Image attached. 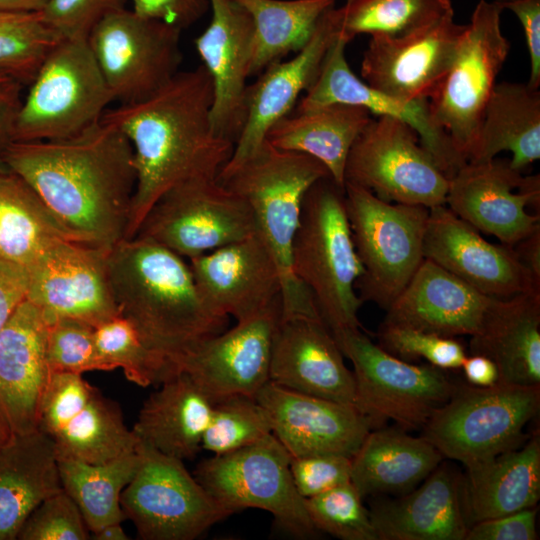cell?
<instances>
[{"instance_id": "obj_1", "label": "cell", "mask_w": 540, "mask_h": 540, "mask_svg": "<svg viewBox=\"0 0 540 540\" xmlns=\"http://www.w3.org/2000/svg\"><path fill=\"white\" fill-rule=\"evenodd\" d=\"M1 158L80 242L111 250L125 239L137 176L117 127L100 119L68 138L14 141Z\"/></svg>"}, {"instance_id": "obj_2", "label": "cell", "mask_w": 540, "mask_h": 540, "mask_svg": "<svg viewBox=\"0 0 540 540\" xmlns=\"http://www.w3.org/2000/svg\"><path fill=\"white\" fill-rule=\"evenodd\" d=\"M213 87L203 65L177 72L149 97L107 109L101 120L129 139L136 188L125 239L133 238L158 198L193 177L217 178L234 143L211 123Z\"/></svg>"}, {"instance_id": "obj_3", "label": "cell", "mask_w": 540, "mask_h": 540, "mask_svg": "<svg viewBox=\"0 0 540 540\" xmlns=\"http://www.w3.org/2000/svg\"><path fill=\"white\" fill-rule=\"evenodd\" d=\"M108 262L120 315L172 368L175 359L224 331L227 318L207 305L180 255L136 236L115 245Z\"/></svg>"}, {"instance_id": "obj_4", "label": "cell", "mask_w": 540, "mask_h": 540, "mask_svg": "<svg viewBox=\"0 0 540 540\" xmlns=\"http://www.w3.org/2000/svg\"><path fill=\"white\" fill-rule=\"evenodd\" d=\"M328 176L317 159L278 149L267 140L240 165L217 176L249 204L257 233L277 264L282 284L280 319L320 318L310 291L293 274L291 255L304 196Z\"/></svg>"}, {"instance_id": "obj_5", "label": "cell", "mask_w": 540, "mask_h": 540, "mask_svg": "<svg viewBox=\"0 0 540 540\" xmlns=\"http://www.w3.org/2000/svg\"><path fill=\"white\" fill-rule=\"evenodd\" d=\"M291 265L331 333L361 328L363 301L356 283L363 267L352 239L344 187L331 176L315 182L304 196Z\"/></svg>"}, {"instance_id": "obj_6", "label": "cell", "mask_w": 540, "mask_h": 540, "mask_svg": "<svg viewBox=\"0 0 540 540\" xmlns=\"http://www.w3.org/2000/svg\"><path fill=\"white\" fill-rule=\"evenodd\" d=\"M539 407L540 385L457 384L421 429V436L443 457L469 467L523 445L529 438L524 428Z\"/></svg>"}, {"instance_id": "obj_7", "label": "cell", "mask_w": 540, "mask_h": 540, "mask_svg": "<svg viewBox=\"0 0 540 540\" xmlns=\"http://www.w3.org/2000/svg\"><path fill=\"white\" fill-rule=\"evenodd\" d=\"M345 205L363 273L356 283L362 301L387 310L423 261L429 208L384 201L345 183Z\"/></svg>"}, {"instance_id": "obj_8", "label": "cell", "mask_w": 540, "mask_h": 540, "mask_svg": "<svg viewBox=\"0 0 540 540\" xmlns=\"http://www.w3.org/2000/svg\"><path fill=\"white\" fill-rule=\"evenodd\" d=\"M112 101L88 39L63 38L29 85L17 116L14 141L74 136L99 121Z\"/></svg>"}, {"instance_id": "obj_9", "label": "cell", "mask_w": 540, "mask_h": 540, "mask_svg": "<svg viewBox=\"0 0 540 540\" xmlns=\"http://www.w3.org/2000/svg\"><path fill=\"white\" fill-rule=\"evenodd\" d=\"M332 335L353 364L354 406L369 419L372 429L383 427L389 420L406 431L422 429L456 389L457 384L445 370L399 359L360 329L339 330Z\"/></svg>"}, {"instance_id": "obj_10", "label": "cell", "mask_w": 540, "mask_h": 540, "mask_svg": "<svg viewBox=\"0 0 540 540\" xmlns=\"http://www.w3.org/2000/svg\"><path fill=\"white\" fill-rule=\"evenodd\" d=\"M291 457L271 433L249 446L202 460L194 476L229 515L262 509L286 533L299 539L315 538L320 532L294 486Z\"/></svg>"}, {"instance_id": "obj_11", "label": "cell", "mask_w": 540, "mask_h": 540, "mask_svg": "<svg viewBox=\"0 0 540 540\" xmlns=\"http://www.w3.org/2000/svg\"><path fill=\"white\" fill-rule=\"evenodd\" d=\"M504 9L495 1L479 0L448 72L428 100L434 124L466 161L510 50L501 29Z\"/></svg>"}, {"instance_id": "obj_12", "label": "cell", "mask_w": 540, "mask_h": 540, "mask_svg": "<svg viewBox=\"0 0 540 540\" xmlns=\"http://www.w3.org/2000/svg\"><path fill=\"white\" fill-rule=\"evenodd\" d=\"M257 233L249 204L217 178L193 177L163 193L134 237L188 260Z\"/></svg>"}, {"instance_id": "obj_13", "label": "cell", "mask_w": 540, "mask_h": 540, "mask_svg": "<svg viewBox=\"0 0 540 540\" xmlns=\"http://www.w3.org/2000/svg\"><path fill=\"white\" fill-rule=\"evenodd\" d=\"M136 450L139 464L121 494V507L139 538L193 540L230 516L183 460L139 442Z\"/></svg>"}, {"instance_id": "obj_14", "label": "cell", "mask_w": 540, "mask_h": 540, "mask_svg": "<svg viewBox=\"0 0 540 540\" xmlns=\"http://www.w3.org/2000/svg\"><path fill=\"white\" fill-rule=\"evenodd\" d=\"M344 181L384 201L427 208L445 204L449 183L417 132L389 116L372 118L360 132L347 157Z\"/></svg>"}, {"instance_id": "obj_15", "label": "cell", "mask_w": 540, "mask_h": 540, "mask_svg": "<svg viewBox=\"0 0 540 540\" xmlns=\"http://www.w3.org/2000/svg\"><path fill=\"white\" fill-rule=\"evenodd\" d=\"M181 32L126 8L93 27L88 43L114 100L141 101L179 72Z\"/></svg>"}, {"instance_id": "obj_16", "label": "cell", "mask_w": 540, "mask_h": 540, "mask_svg": "<svg viewBox=\"0 0 540 540\" xmlns=\"http://www.w3.org/2000/svg\"><path fill=\"white\" fill-rule=\"evenodd\" d=\"M109 252L74 240L55 241L27 268L26 299L48 322L69 318L95 328L119 316Z\"/></svg>"}, {"instance_id": "obj_17", "label": "cell", "mask_w": 540, "mask_h": 540, "mask_svg": "<svg viewBox=\"0 0 540 540\" xmlns=\"http://www.w3.org/2000/svg\"><path fill=\"white\" fill-rule=\"evenodd\" d=\"M539 175L523 176L509 159L467 161L449 179L445 205L479 232L514 246L540 228L539 214L527 212L529 205L539 208Z\"/></svg>"}, {"instance_id": "obj_18", "label": "cell", "mask_w": 540, "mask_h": 540, "mask_svg": "<svg viewBox=\"0 0 540 540\" xmlns=\"http://www.w3.org/2000/svg\"><path fill=\"white\" fill-rule=\"evenodd\" d=\"M281 305L270 307L211 336L173 362L215 403L227 397H255L269 381L273 337Z\"/></svg>"}, {"instance_id": "obj_19", "label": "cell", "mask_w": 540, "mask_h": 540, "mask_svg": "<svg viewBox=\"0 0 540 540\" xmlns=\"http://www.w3.org/2000/svg\"><path fill=\"white\" fill-rule=\"evenodd\" d=\"M423 257L493 298L540 292V280L512 247L487 241L445 204L429 208Z\"/></svg>"}, {"instance_id": "obj_20", "label": "cell", "mask_w": 540, "mask_h": 540, "mask_svg": "<svg viewBox=\"0 0 540 540\" xmlns=\"http://www.w3.org/2000/svg\"><path fill=\"white\" fill-rule=\"evenodd\" d=\"M465 26L451 13L405 36L370 37L362 80L403 101L429 100L454 60Z\"/></svg>"}, {"instance_id": "obj_21", "label": "cell", "mask_w": 540, "mask_h": 540, "mask_svg": "<svg viewBox=\"0 0 540 540\" xmlns=\"http://www.w3.org/2000/svg\"><path fill=\"white\" fill-rule=\"evenodd\" d=\"M348 43L339 31L323 58L316 78L299 100L296 111L345 104L362 107L371 115L399 119L417 132L423 148L450 179L467 161L454 149L447 134L434 124L429 101H403L368 85L351 70L347 62L345 49Z\"/></svg>"}, {"instance_id": "obj_22", "label": "cell", "mask_w": 540, "mask_h": 540, "mask_svg": "<svg viewBox=\"0 0 540 540\" xmlns=\"http://www.w3.org/2000/svg\"><path fill=\"white\" fill-rule=\"evenodd\" d=\"M272 434L292 457L342 454L352 457L372 430L353 404L297 392L268 381L256 394Z\"/></svg>"}, {"instance_id": "obj_23", "label": "cell", "mask_w": 540, "mask_h": 540, "mask_svg": "<svg viewBox=\"0 0 540 540\" xmlns=\"http://www.w3.org/2000/svg\"><path fill=\"white\" fill-rule=\"evenodd\" d=\"M197 288L218 315L241 321L281 305V275L255 233L189 259Z\"/></svg>"}, {"instance_id": "obj_24", "label": "cell", "mask_w": 540, "mask_h": 540, "mask_svg": "<svg viewBox=\"0 0 540 540\" xmlns=\"http://www.w3.org/2000/svg\"><path fill=\"white\" fill-rule=\"evenodd\" d=\"M210 10V23L195 46L212 80V127L235 144L246 115L254 25L234 0H210Z\"/></svg>"}, {"instance_id": "obj_25", "label": "cell", "mask_w": 540, "mask_h": 540, "mask_svg": "<svg viewBox=\"0 0 540 540\" xmlns=\"http://www.w3.org/2000/svg\"><path fill=\"white\" fill-rule=\"evenodd\" d=\"M340 29V8L328 10L319 20L309 42L287 61L263 70L247 87L246 115L232 155L220 172L229 171L248 159L266 140L271 126L290 114L300 94L316 78L323 58Z\"/></svg>"}, {"instance_id": "obj_26", "label": "cell", "mask_w": 540, "mask_h": 540, "mask_svg": "<svg viewBox=\"0 0 540 540\" xmlns=\"http://www.w3.org/2000/svg\"><path fill=\"white\" fill-rule=\"evenodd\" d=\"M48 327L42 311L25 299L0 329V418L10 434L38 429L51 376Z\"/></svg>"}, {"instance_id": "obj_27", "label": "cell", "mask_w": 540, "mask_h": 540, "mask_svg": "<svg viewBox=\"0 0 540 540\" xmlns=\"http://www.w3.org/2000/svg\"><path fill=\"white\" fill-rule=\"evenodd\" d=\"M331 331L320 318L279 319L269 381L316 397L353 404L355 380Z\"/></svg>"}, {"instance_id": "obj_28", "label": "cell", "mask_w": 540, "mask_h": 540, "mask_svg": "<svg viewBox=\"0 0 540 540\" xmlns=\"http://www.w3.org/2000/svg\"><path fill=\"white\" fill-rule=\"evenodd\" d=\"M497 300L424 258L386 310L383 323L444 337H471L482 329Z\"/></svg>"}, {"instance_id": "obj_29", "label": "cell", "mask_w": 540, "mask_h": 540, "mask_svg": "<svg viewBox=\"0 0 540 540\" xmlns=\"http://www.w3.org/2000/svg\"><path fill=\"white\" fill-rule=\"evenodd\" d=\"M461 481L439 464L416 489L375 502L369 515L377 540H465Z\"/></svg>"}, {"instance_id": "obj_30", "label": "cell", "mask_w": 540, "mask_h": 540, "mask_svg": "<svg viewBox=\"0 0 540 540\" xmlns=\"http://www.w3.org/2000/svg\"><path fill=\"white\" fill-rule=\"evenodd\" d=\"M62 489L52 439L39 429L11 434L0 452V540L17 539L30 513Z\"/></svg>"}, {"instance_id": "obj_31", "label": "cell", "mask_w": 540, "mask_h": 540, "mask_svg": "<svg viewBox=\"0 0 540 540\" xmlns=\"http://www.w3.org/2000/svg\"><path fill=\"white\" fill-rule=\"evenodd\" d=\"M466 469L461 492L469 526L535 507L540 498L539 435L516 449Z\"/></svg>"}, {"instance_id": "obj_32", "label": "cell", "mask_w": 540, "mask_h": 540, "mask_svg": "<svg viewBox=\"0 0 540 540\" xmlns=\"http://www.w3.org/2000/svg\"><path fill=\"white\" fill-rule=\"evenodd\" d=\"M143 404L132 429L139 443L181 460L202 448L213 403L184 372H175Z\"/></svg>"}, {"instance_id": "obj_33", "label": "cell", "mask_w": 540, "mask_h": 540, "mask_svg": "<svg viewBox=\"0 0 540 540\" xmlns=\"http://www.w3.org/2000/svg\"><path fill=\"white\" fill-rule=\"evenodd\" d=\"M470 351L496 364L498 382L540 385V292L498 299Z\"/></svg>"}, {"instance_id": "obj_34", "label": "cell", "mask_w": 540, "mask_h": 540, "mask_svg": "<svg viewBox=\"0 0 540 540\" xmlns=\"http://www.w3.org/2000/svg\"><path fill=\"white\" fill-rule=\"evenodd\" d=\"M442 459L423 436L414 437L398 426L372 429L351 457V483L362 498L403 495L428 477Z\"/></svg>"}, {"instance_id": "obj_35", "label": "cell", "mask_w": 540, "mask_h": 540, "mask_svg": "<svg viewBox=\"0 0 540 540\" xmlns=\"http://www.w3.org/2000/svg\"><path fill=\"white\" fill-rule=\"evenodd\" d=\"M509 151L522 171L540 158V91L528 83H496L467 161L482 162Z\"/></svg>"}, {"instance_id": "obj_36", "label": "cell", "mask_w": 540, "mask_h": 540, "mask_svg": "<svg viewBox=\"0 0 540 540\" xmlns=\"http://www.w3.org/2000/svg\"><path fill=\"white\" fill-rule=\"evenodd\" d=\"M58 460L101 464L134 451L138 440L118 406L95 387L63 408L44 432Z\"/></svg>"}, {"instance_id": "obj_37", "label": "cell", "mask_w": 540, "mask_h": 540, "mask_svg": "<svg viewBox=\"0 0 540 540\" xmlns=\"http://www.w3.org/2000/svg\"><path fill=\"white\" fill-rule=\"evenodd\" d=\"M371 119V113L362 107L326 105L284 116L271 126L266 140L278 149L317 159L332 179L344 187L349 151Z\"/></svg>"}, {"instance_id": "obj_38", "label": "cell", "mask_w": 540, "mask_h": 540, "mask_svg": "<svg viewBox=\"0 0 540 540\" xmlns=\"http://www.w3.org/2000/svg\"><path fill=\"white\" fill-rule=\"evenodd\" d=\"M80 242L19 175L0 174V260L28 268L57 240Z\"/></svg>"}, {"instance_id": "obj_39", "label": "cell", "mask_w": 540, "mask_h": 540, "mask_svg": "<svg viewBox=\"0 0 540 540\" xmlns=\"http://www.w3.org/2000/svg\"><path fill=\"white\" fill-rule=\"evenodd\" d=\"M250 14L253 47L250 76L300 51L312 37L320 18L337 0H234Z\"/></svg>"}, {"instance_id": "obj_40", "label": "cell", "mask_w": 540, "mask_h": 540, "mask_svg": "<svg viewBox=\"0 0 540 540\" xmlns=\"http://www.w3.org/2000/svg\"><path fill=\"white\" fill-rule=\"evenodd\" d=\"M138 464L136 449L101 464L58 460L62 487L79 507L89 531L126 519L121 494Z\"/></svg>"}, {"instance_id": "obj_41", "label": "cell", "mask_w": 540, "mask_h": 540, "mask_svg": "<svg viewBox=\"0 0 540 540\" xmlns=\"http://www.w3.org/2000/svg\"><path fill=\"white\" fill-rule=\"evenodd\" d=\"M340 8V32L350 42L357 35L401 37L454 13L451 0H346Z\"/></svg>"}, {"instance_id": "obj_42", "label": "cell", "mask_w": 540, "mask_h": 540, "mask_svg": "<svg viewBox=\"0 0 540 540\" xmlns=\"http://www.w3.org/2000/svg\"><path fill=\"white\" fill-rule=\"evenodd\" d=\"M61 39L41 12L0 10V72L29 86Z\"/></svg>"}, {"instance_id": "obj_43", "label": "cell", "mask_w": 540, "mask_h": 540, "mask_svg": "<svg viewBox=\"0 0 540 540\" xmlns=\"http://www.w3.org/2000/svg\"><path fill=\"white\" fill-rule=\"evenodd\" d=\"M94 339L106 371L121 368L129 381L141 387L160 384L174 373L170 362L149 349L121 315L95 327Z\"/></svg>"}, {"instance_id": "obj_44", "label": "cell", "mask_w": 540, "mask_h": 540, "mask_svg": "<svg viewBox=\"0 0 540 540\" xmlns=\"http://www.w3.org/2000/svg\"><path fill=\"white\" fill-rule=\"evenodd\" d=\"M272 433L264 408L255 397L237 395L213 403L202 448L214 455L236 451Z\"/></svg>"}, {"instance_id": "obj_45", "label": "cell", "mask_w": 540, "mask_h": 540, "mask_svg": "<svg viewBox=\"0 0 540 540\" xmlns=\"http://www.w3.org/2000/svg\"><path fill=\"white\" fill-rule=\"evenodd\" d=\"M350 482L305 498L311 521L319 532L342 540H377L369 511Z\"/></svg>"}, {"instance_id": "obj_46", "label": "cell", "mask_w": 540, "mask_h": 540, "mask_svg": "<svg viewBox=\"0 0 540 540\" xmlns=\"http://www.w3.org/2000/svg\"><path fill=\"white\" fill-rule=\"evenodd\" d=\"M378 339L379 346L399 359L408 362L424 359L445 371L460 369L467 356L455 338L406 326L382 323Z\"/></svg>"}, {"instance_id": "obj_47", "label": "cell", "mask_w": 540, "mask_h": 540, "mask_svg": "<svg viewBox=\"0 0 540 540\" xmlns=\"http://www.w3.org/2000/svg\"><path fill=\"white\" fill-rule=\"evenodd\" d=\"M47 360L51 373L106 371L96 348L94 327L69 318L49 322Z\"/></svg>"}, {"instance_id": "obj_48", "label": "cell", "mask_w": 540, "mask_h": 540, "mask_svg": "<svg viewBox=\"0 0 540 540\" xmlns=\"http://www.w3.org/2000/svg\"><path fill=\"white\" fill-rule=\"evenodd\" d=\"M89 529L64 489L42 501L23 523L20 540H87Z\"/></svg>"}, {"instance_id": "obj_49", "label": "cell", "mask_w": 540, "mask_h": 540, "mask_svg": "<svg viewBox=\"0 0 540 540\" xmlns=\"http://www.w3.org/2000/svg\"><path fill=\"white\" fill-rule=\"evenodd\" d=\"M127 0H48L43 9L44 21L61 38L88 36L93 27L111 12L125 8Z\"/></svg>"}, {"instance_id": "obj_50", "label": "cell", "mask_w": 540, "mask_h": 540, "mask_svg": "<svg viewBox=\"0 0 540 540\" xmlns=\"http://www.w3.org/2000/svg\"><path fill=\"white\" fill-rule=\"evenodd\" d=\"M290 473L303 498H310L351 481V457L315 454L291 457Z\"/></svg>"}, {"instance_id": "obj_51", "label": "cell", "mask_w": 540, "mask_h": 540, "mask_svg": "<svg viewBox=\"0 0 540 540\" xmlns=\"http://www.w3.org/2000/svg\"><path fill=\"white\" fill-rule=\"evenodd\" d=\"M535 507L485 519L469 526L465 540H536Z\"/></svg>"}, {"instance_id": "obj_52", "label": "cell", "mask_w": 540, "mask_h": 540, "mask_svg": "<svg viewBox=\"0 0 540 540\" xmlns=\"http://www.w3.org/2000/svg\"><path fill=\"white\" fill-rule=\"evenodd\" d=\"M132 10L180 30L199 21L210 10V0H131Z\"/></svg>"}, {"instance_id": "obj_53", "label": "cell", "mask_w": 540, "mask_h": 540, "mask_svg": "<svg viewBox=\"0 0 540 540\" xmlns=\"http://www.w3.org/2000/svg\"><path fill=\"white\" fill-rule=\"evenodd\" d=\"M520 21L530 59L528 84L540 86V0H514L504 5Z\"/></svg>"}, {"instance_id": "obj_54", "label": "cell", "mask_w": 540, "mask_h": 540, "mask_svg": "<svg viewBox=\"0 0 540 540\" xmlns=\"http://www.w3.org/2000/svg\"><path fill=\"white\" fill-rule=\"evenodd\" d=\"M27 269L0 260V329L26 299Z\"/></svg>"}, {"instance_id": "obj_55", "label": "cell", "mask_w": 540, "mask_h": 540, "mask_svg": "<svg viewBox=\"0 0 540 540\" xmlns=\"http://www.w3.org/2000/svg\"><path fill=\"white\" fill-rule=\"evenodd\" d=\"M24 85L0 72V157L14 141V129L23 101Z\"/></svg>"}, {"instance_id": "obj_56", "label": "cell", "mask_w": 540, "mask_h": 540, "mask_svg": "<svg viewBox=\"0 0 540 540\" xmlns=\"http://www.w3.org/2000/svg\"><path fill=\"white\" fill-rule=\"evenodd\" d=\"M461 369L467 382L477 387H489L499 380L496 364L487 356L471 354L464 359Z\"/></svg>"}, {"instance_id": "obj_57", "label": "cell", "mask_w": 540, "mask_h": 540, "mask_svg": "<svg viewBox=\"0 0 540 540\" xmlns=\"http://www.w3.org/2000/svg\"><path fill=\"white\" fill-rule=\"evenodd\" d=\"M521 262L540 280V228L512 246Z\"/></svg>"}, {"instance_id": "obj_58", "label": "cell", "mask_w": 540, "mask_h": 540, "mask_svg": "<svg viewBox=\"0 0 540 540\" xmlns=\"http://www.w3.org/2000/svg\"><path fill=\"white\" fill-rule=\"evenodd\" d=\"M48 0H0V10L42 12Z\"/></svg>"}, {"instance_id": "obj_59", "label": "cell", "mask_w": 540, "mask_h": 540, "mask_svg": "<svg viewBox=\"0 0 540 540\" xmlns=\"http://www.w3.org/2000/svg\"><path fill=\"white\" fill-rule=\"evenodd\" d=\"M95 540H128L129 537L121 526V523H111L100 527L92 532Z\"/></svg>"}, {"instance_id": "obj_60", "label": "cell", "mask_w": 540, "mask_h": 540, "mask_svg": "<svg viewBox=\"0 0 540 540\" xmlns=\"http://www.w3.org/2000/svg\"><path fill=\"white\" fill-rule=\"evenodd\" d=\"M10 435L11 434L9 433L7 427L5 426L4 422L0 418V452L3 446L5 445V443L7 442Z\"/></svg>"}, {"instance_id": "obj_61", "label": "cell", "mask_w": 540, "mask_h": 540, "mask_svg": "<svg viewBox=\"0 0 540 540\" xmlns=\"http://www.w3.org/2000/svg\"><path fill=\"white\" fill-rule=\"evenodd\" d=\"M8 166L5 164L4 160L0 157V174L9 172Z\"/></svg>"}, {"instance_id": "obj_62", "label": "cell", "mask_w": 540, "mask_h": 540, "mask_svg": "<svg viewBox=\"0 0 540 540\" xmlns=\"http://www.w3.org/2000/svg\"><path fill=\"white\" fill-rule=\"evenodd\" d=\"M494 1L497 2V3H500V4H502L504 6L505 4H507L509 2H512L514 0H494Z\"/></svg>"}]
</instances>
